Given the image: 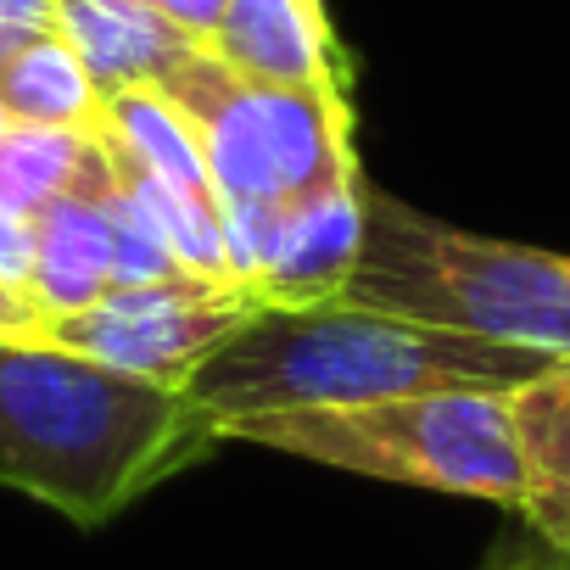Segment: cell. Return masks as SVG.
<instances>
[{"label":"cell","instance_id":"obj_1","mask_svg":"<svg viewBox=\"0 0 570 570\" xmlns=\"http://www.w3.org/2000/svg\"><path fill=\"white\" fill-rule=\"evenodd\" d=\"M218 448L179 392L57 342H0V487L73 525H107Z\"/></svg>","mask_w":570,"mask_h":570},{"label":"cell","instance_id":"obj_2","mask_svg":"<svg viewBox=\"0 0 570 570\" xmlns=\"http://www.w3.org/2000/svg\"><path fill=\"white\" fill-rule=\"evenodd\" d=\"M564 358H537L442 325L331 297L314 308H257L229 342H218L185 381V397L213 420H252L285 409H347L375 397H409L436 386L514 392ZM224 442V436H218Z\"/></svg>","mask_w":570,"mask_h":570},{"label":"cell","instance_id":"obj_3","mask_svg":"<svg viewBox=\"0 0 570 570\" xmlns=\"http://www.w3.org/2000/svg\"><path fill=\"white\" fill-rule=\"evenodd\" d=\"M342 297L537 358H570L564 252L470 235L381 190H370L364 257Z\"/></svg>","mask_w":570,"mask_h":570},{"label":"cell","instance_id":"obj_4","mask_svg":"<svg viewBox=\"0 0 570 570\" xmlns=\"http://www.w3.org/2000/svg\"><path fill=\"white\" fill-rule=\"evenodd\" d=\"M224 442L292 453L347 475L425 487L448 498H481L520 509V453L509 425V392L436 386L409 397H375L347 409H285L218 425Z\"/></svg>","mask_w":570,"mask_h":570},{"label":"cell","instance_id":"obj_5","mask_svg":"<svg viewBox=\"0 0 570 570\" xmlns=\"http://www.w3.org/2000/svg\"><path fill=\"white\" fill-rule=\"evenodd\" d=\"M157 96L190 118L224 207H285L358 179L347 90L252 85L202 46Z\"/></svg>","mask_w":570,"mask_h":570},{"label":"cell","instance_id":"obj_6","mask_svg":"<svg viewBox=\"0 0 570 570\" xmlns=\"http://www.w3.org/2000/svg\"><path fill=\"white\" fill-rule=\"evenodd\" d=\"M257 308H263L257 292H246L240 279L179 274V279H157V285H112L96 308L51 320L46 342L101 358L124 375L185 392V381L202 370V358L218 342H229Z\"/></svg>","mask_w":570,"mask_h":570},{"label":"cell","instance_id":"obj_7","mask_svg":"<svg viewBox=\"0 0 570 570\" xmlns=\"http://www.w3.org/2000/svg\"><path fill=\"white\" fill-rule=\"evenodd\" d=\"M370 190L347 179L325 196L285 207H224L229 268L268 308H314L347 292L364 257Z\"/></svg>","mask_w":570,"mask_h":570},{"label":"cell","instance_id":"obj_8","mask_svg":"<svg viewBox=\"0 0 570 570\" xmlns=\"http://www.w3.org/2000/svg\"><path fill=\"white\" fill-rule=\"evenodd\" d=\"M207 51L252 85L279 90H347L320 0H224Z\"/></svg>","mask_w":570,"mask_h":570},{"label":"cell","instance_id":"obj_9","mask_svg":"<svg viewBox=\"0 0 570 570\" xmlns=\"http://www.w3.org/2000/svg\"><path fill=\"white\" fill-rule=\"evenodd\" d=\"M57 35L79 51L107 96L157 90L190 51H202L185 29H174L140 0H57Z\"/></svg>","mask_w":570,"mask_h":570},{"label":"cell","instance_id":"obj_10","mask_svg":"<svg viewBox=\"0 0 570 570\" xmlns=\"http://www.w3.org/2000/svg\"><path fill=\"white\" fill-rule=\"evenodd\" d=\"M520 453V520L537 542H570V358L509 392Z\"/></svg>","mask_w":570,"mask_h":570},{"label":"cell","instance_id":"obj_11","mask_svg":"<svg viewBox=\"0 0 570 570\" xmlns=\"http://www.w3.org/2000/svg\"><path fill=\"white\" fill-rule=\"evenodd\" d=\"M101 140H107L112 163H124L129 174L151 179L157 190H168V196H179L190 207L224 213L213 168H207V151H202L190 118L168 96H157V90H112L107 96V118H101Z\"/></svg>","mask_w":570,"mask_h":570},{"label":"cell","instance_id":"obj_12","mask_svg":"<svg viewBox=\"0 0 570 570\" xmlns=\"http://www.w3.org/2000/svg\"><path fill=\"white\" fill-rule=\"evenodd\" d=\"M118 285L112 274V224L101 196H57L51 207L35 213V279L29 297L62 320V314H85L96 308Z\"/></svg>","mask_w":570,"mask_h":570},{"label":"cell","instance_id":"obj_13","mask_svg":"<svg viewBox=\"0 0 570 570\" xmlns=\"http://www.w3.org/2000/svg\"><path fill=\"white\" fill-rule=\"evenodd\" d=\"M112 151L101 135L85 129H51V124H12L0 146V202L18 213H40L57 196H101L112 185Z\"/></svg>","mask_w":570,"mask_h":570},{"label":"cell","instance_id":"obj_14","mask_svg":"<svg viewBox=\"0 0 570 570\" xmlns=\"http://www.w3.org/2000/svg\"><path fill=\"white\" fill-rule=\"evenodd\" d=\"M0 101H7L12 124L101 135L107 118V90L90 79V68L62 35H35L29 46H18V57L0 68Z\"/></svg>","mask_w":570,"mask_h":570},{"label":"cell","instance_id":"obj_15","mask_svg":"<svg viewBox=\"0 0 570 570\" xmlns=\"http://www.w3.org/2000/svg\"><path fill=\"white\" fill-rule=\"evenodd\" d=\"M118 174V168H112ZM101 207H107V224H112V274L118 285H157V279H179L190 274L174 252V240L163 235V224L112 179L101 190Z\"/></svg>","mask_w":570,"mask_h":570},{"label":"cell","instance_id":"obj_16","mask_svg":"<svg viewBox=\"0 0 570 570\" xmlns=\"http://www.w3.org/2000/svg\"><path fill=\"white\" fill-rule=\"evenodd\" d=\"M0 279L29 292L35 279V218L0 202Z\"/></svg>","mask_w":570,"mask_h":570},{"label":"cell","instance_id":"obj_17","mask_svg":"<svg viewBox=\"0 0 570 570\" xmlns=\"http://www.w3.org/2000/svg\"><path fill=\"white\" fill-rule=\"evenodd\" d=\"M46 331H51V314L29 292L0 279V342H46Z\"/></svg>","mask_w":570,"mask_h":570},{"label":"cell","instance_id":"obj_18","mask_svg":"<svg viewBox=\"0 0 570 570\" xmlns=\"http://www.w3.org/2000/svg\"><path fill=\"white\" fill-rule=\"evenodd\" d=\"M140 7H151L157 18H168L174 29H185L196 46L213 40L218 18H224V0H140Z\"/></svg>","mask_w":570,"mask_h":570},{"label":"cell","instance_id":"obj_19","mask_svg":"<svg viewBox=\"0 0 570 570\" xmlns=\"http://www.w3.org/2000/svg\"><path fill=\"white\" fill-rule=\"evenodd\" d=\"M487 570H570V542L553 548V542H520V548H503Z\"/></svg>","mask_w":570,"mask_h":570},{"label":"cell","instance_id":"obj_20","mask_svg":"<svg viewBox=\"0 0 570 570\" xmlns=\"http://www.w3.org/2000/svg\"><path fill=\"white\" fill-rule=\"evenodd\" d=\"M0 23L23 35H57V0H0Z\"/></svg>","mask_w":570,"mask_h":570},{"label":"cell","instance_id":"obj_21","mask_svg":"<svg viewBox=\"0 0 570 570\" xmlns=\"http://www.w3.org/2000/svg\"><path fill=\"white\" fill-rule=\"evenodd\" d=\"M35 35H23V29H12V23H0V68H7L12 57H18V46H29Z\"/></svg>","mask_w":570,"mask_h":570},{"label":"cell","instance_id":"obj_22","mask_svg":"<svg viewBox=\"0 0 570 570\" xmlns=\"http://www.w3.org/2000/svg\"><path fill=\"white\" fill-rule=\"evenodd\" d=\"M7 135H12V112H7V101H0V146H7Z\"/></svg>","mask_w":570,"mask_h":570}]
</instances>
